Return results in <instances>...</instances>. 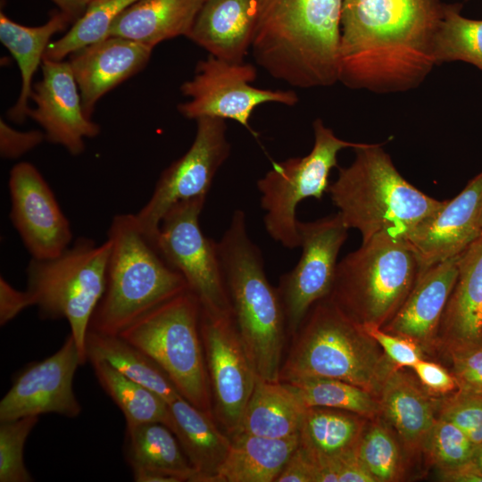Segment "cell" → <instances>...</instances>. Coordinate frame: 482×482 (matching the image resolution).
I'll return each instance as SVG.
<instances>
[{
	"label": "cell",
	"instance_id": "6da1fadb",
	"mask_svg": "<svg viewBox=\"0 0 482 482\" xmlns=\"http://www.w3.org/2000/svg\"><path fill=\"white\" fill-rule=\"evenodd\" d=\"M446 4L441 0H343L338 81L375 93L418 87L436 64Z\"/></svg>",
	"mask_w": 482,
	"mask_h": 482
},
{
	"label": "cell",
	"instance_id": "7a4b0ae2",
	"mask_svg": "<svg viewBox=\"0 0 482 482\" xmlns=\"http://www.w3.org/2000/svg\"><path fill=\"white\" fill-rule=\"evenodd\" d=\"M343 0H258L255 62L292 87L338 81Z\"/></svg>",
	"mask_w": 482,
	"mask_h": 482
},
{
	"label": "cell",
	"instance_id": "3957f363",
	"mask_svg": "<svg viewBox=\"0 0 482 482\" xmlns=\"http://www.w3.org/2000/svg\"><path fill=\"white\" fill-rule=\"evenodd\" d=\"M218 251L235 322L255 375L278 381L286 316L278 291L266 277L262 252L248 235L242 210L233 212Z\"/></svg>",
	"mask_w": 482,
	"mask_h": 482
},
{
	"label": "cell",
	"instance_id": "277c9868",
	"mask_svg": "<svg viewBox=\"0 0 482 482\" xmlns=\"http://www.w3.org/2000/svg\"><path fill=\"white\" fill-rule=\"evenodd\" d=\"M355 157L338 168L328 192L348 229H356L362 242L379 233L406 238L418 225L445 204L408 182L381 144L362 143Z\"/></svg>",
	"mask_w": 482,
	"mask_h": 482
},
{
	"label": "cell",
	"instance_id": "5b68a950",
	"mask_svg": "<svg viewBox=\"0 0 482 482\" xmlns=\"http://www.w3.org/2000/svg\"><path fill=\"white\" fill-rule=\"evenodd\" d=\"M287 356L279 380L313 378L343 380L379 398L388 376L397 367L362 326L344 313L328 297L308 312Z\"/></svg>",
	"mask_w": 482,
	"mask_h": 482
},
{
	"label": "cell",
	"instance_id": "8992f818",
	"mask_svg": "<svg viewBox=\"0 0 482 482\" xmlns=\"http://www.w3.org/2000/svg\"><path fill=\"white\" fill-rule=\"evenodd\" d=\"M107 239L105 288L88 330L119 335L154 308L189 290L183 276L141 231L135 214L115 215Z\"/></svg>",
	"mask_w": 482,
	"mask_h": 482
},
{
	"label": "cell",
	"instance_id": "52a82bcc",
	"mask_svg": "<svg viewBox=\"0 0 482 482\" xmlns=\"http://www.w3.org/2000/svg\"><path fill=\"white\" fill-rule=\"evenodd\" d=\"M418 277L406 238L379 233L337 263L328 297L361 326L383 328L401 308Z\"/></svg>",
	"mask_w": 482,
	"mask_h": 482
},
{
	"label": "cell",
	"instance_id": "ba28073f",
	"mask_svg": "<svg viewBox=\"0 0 482 482\" xmlns=\"http://www.w3.org/2000/svg\"><path fill=\"white\" fill-rule=\"evenodd\" d=\"M111 244L79 237L48 259L31 258L26 268L27 292L41 318L65 319L83 364L86 337L93 313L105 288Z\"/></svg>",
	"mask_w": 482,
	"mask_h": 482
},
{
	"label": "cell",
	"instance_id": "9c48e42d",
	"mask_svg": "<svg viewBox=\"0 0 482 482\" xmlns=\"http://www.w3.org/2000/svg\"><path fill=\"white\" fill-rule=\"evenodd\" d=\"M200 317V302L187 290L154 308L119 336L149 356L187 401L213 415Z\"/></svg>",
	"mask_w": 482,
	"mask_h": 482
},
{
	"label": "cell",
	"instance_id": "30bf717a",
	"mask_svg": "<svg viewBox=\"0 0 482 482\" xmlns=\"http://www.w3.org/2000/svg\"><path fill=\"white\" fill-rule=\"evenodd\" d=\"M312 127L314 144L308 154L273 162L257 181L265 229L275 242L288 249L300 246L295 215L299 203L310 197L320 200L328 190L330 170L337 167L338 153L362 144L339 138L320 119Z\"/></svg>",
	"mask_w": 482,
	"mask_h": 482
},
{
	"label": "cell",
	"instance_id": "8fae6325",
	"mask_svg": "<svg viewBox=\"0 0 482 482\" xmlns=\"http://www.w3.org/2000/svg\"><path fill=\"white\" fill-rule=\"evenodd\" d=\"M205 200L196 197L172 205L161 221L155 248L183 276L202 310L233 314L218 242L206 237L199 224Z\"/></svg>",
	"mask_w": 482,
	"mask_h": 482
},
{
	"label": "cell",
	"instance_id": "7c38bea8",
	"mask_svg": "<svg viewBox=\"0 0 482 482\" xmlns=\"http://www.w3.org/2000/svg\"><path fill=\"white\" fill-rule=\"evenodd\" d=\"M257 70L251 63L231 62L211 54L197 62L194 77L185 81L181 93L189 97L178 111L189 120L204 117L232 120L256 136L250 127L253 110L265 103L287 106L297 104L292 90H270L251 86Z\"/></svg>",
	"mask_w": 482,
	"mask_h": 482
},
{
	"label": "cell",
	"instance_id": "4fadbf2b",
	"mask_svg": "<svg viewBox=\"0 0 482 482\" xmlns=\"http://www.w3.org/2000/svg\"><path fill=\"white\" fill-rule=\"evenodd\" d=\"M195 121L191 146L161 173L149 200L135 213L141 231L154 245L169 209L180 201L206 197L230 153L224 120L204 117Z\"/></svg>",
	"mask_w": 482,
	"mask_h": 482
},
{
	"label": "cell",
	"instance_id": "5bb4252c",
	"mask_svg": "<svg viewBox=\"0 0 482 482\" xmlns=\"http://www.w3.org/2000/svg\"><path fill=\"white\" fill-rule=\"evenodd\" d=\"M297 229L302 254L295 268L280 278L278 288L292 336L311 308L329 295L348 230L338 212L314 221L298 220Z\"/></svg>",
	"mask_w": 482,
	"mask_h": 482
},
{
	"label": "cell",
	"instance_id": "9a60e30c",
	"mask_svg": "<svg viewBox=\"0 0 482 482\" xmlns=\"http://www.w3.org/2000/svg\"><path fill=\"white\" fill-rule=\"evenodd\" d=\"M200 332L213 415L230 436L239 427L257 377L238 333L234 314L211 313L201 309Z\"/></svg>",
	"mask_w": 482,
	"mask_h": 482
},
{
	"label": "cell",
	"instance_id": "2e32d148",
	"mask_svg": "<svg viewBox=\"0 0 482 482\" xmlns=\"http://www.w3.org/2000/svg\"><path fill=\"white\" fill-rule=\"evenodd\" d=\"M79 365L83 362L70 333L54 354L30 363L16 376L1 399L0 422L46 413L78 417L82 407L73 378Z\"/></svg>",
	"mask_w": 482,
	"mask_h": 482
},
{
	"label": "cell",
	"instance_id": "e0dca14e",
	"mask_svg": "<svg viewBox=\"0 0 482 482\" xmlns=\"http://www.w3.org/2000/svg\"><path fill=\"white\" fill-rule=\"evenodd\" d=\"M10 220L34 259H48L72 243L71 224L40 171L21 162L10 170Z\"/></svg>",
	"mask_w": 482,
	"mask_h": 482
},
{
	"label": "cell",
	"instance_id": "ac0fdd59",
	"mask_svg": "<svg viewBox=\"0 0 482 482\" xmlns=\"http://www.w3.org/2000/svg\"><path fill=\"white\" fill-rule=\"evenodd\" d=\"M42 79L33 84L28 117L40 125L46 140L81 154L85 140L96 137L100 127L84 112L79 87L68 61L44 59Z\"/></svg>",
	"mask_w": 482,
	"mask_h": 482
},
{
	"label": "cell",
	"instance_id": "d6986e66",
	"mask_svg": "<svg viewBox=\"0 0 482 482\" xmlns=\"http://www.w3.org/2000/svg\"><path fill=\"white\" fill-rule=\"evenodd\" d=\"M482 171L464 189L425 220L406 240L418 262V277L430 267L455 257L482 235ZM417 277V278H418Z\"/></svg>",
	"mask_w": 482,
	"mask_h": 482
},
{
	"label": "cell",
	"instance_id": "ffe728a7",
	"mask_svg": "<svg viewBox=\"0 0 482 482\" xmlns=\"http://www.w3.org/2000/svg\"><path fill=\"white\" fill-rule=\"evenodd\" d=\"M152 51L128 38L107 37L69 55L87 117L91 119L96 103L105 94L146 66Z\"/></svg>",
	"mask_w": 482,
	"mask_h": 482
},
{
	"label": "cell",
	"instance_id": "44dd1931",
	"mask_svg": "<svg viewBox=\"0 0 482 482\" xmlns=\"http://www.w3.org/2000/svg\"><path fill=\"white\" fill-rule=\"evenodd\" d=\"M458 255L420 274L401 308L381 328L411 340L427 358L437 353L439 326L457 278Z\"/></svg>",
	"mask_w": 482,
	"mask_h": 482
},
{
	"label": "cell",
	"instance_id": "7402d4cb",
	"mask_svg": "<svg viewBox=\"0 0 482 482\" xmlns=\"http://www.w3.org/2000/svg\"><path fill=\"white\" fill-rule=\"evenodd\" d=\"M458 274L442 315L437 353L482 344V235L458 255Z\"/></svg>",
	"mask_w": 482,
	"mask_h": 482
},
{
	"label": "cell",
	"instance_id": "603a6c76",
	"mask_svg": "<svg viewBox=\"0 0 482 482\" xmlns=\"http://www.w3.org/2000/svg\"><path fill=\"white\" fill-rule=\"evenodd\" d=\"M404 369H395L386 380L379 395L380 417L395 430L411 463L424 454L437 418L436 398Z\"/></svg>",
	"mask_w": 482,
	"mask_h": 482
},
{
	"label": "cell",
	"instance_id": "cb8c5ba5",
	"mask_svg": "<svg viewBox=\"0 0 482 482\" xmlns=\"http://www.w3.org/2000/svg\"><path fill=\"white\" fill-rule=\"evenodd\" d=\"M258 0H205L187 36L211 55L243 62L252 46Z\"/></svg>",
	"mask_w": 482,
	"mask_h": 482
},
{
	"label": "cell",
	"instance_id": "d4e9b609",
	"mask_svg": "<svg viewBox=\"0 0 482 482\" xmlns=\"http://www.w3.org/2000/svg\"><path fill=\"white\" fill-rule=\"evenodd\" d=\"M125 458L137 482H194L196 477L176 436L162 423L126 425Z\"/></svg>",
	"mask_w": 482,
	"mask_h": 482
},
{
	"label": "cell",
	"instance_id": "484cf974",
	"mask_svg": "<svg viewBox=\"0 0 482 482\" xmlns=\"http://www.w3.org/2000/svg\"><path fill=\"white\" fill-rule=\"evenodd\" d=\"M169 409V428L196 472L194 482H213L230 449V436L218 428L212 414L183 396L170 402Z\"/></svg>",
	"mask_w": 482,
	"mask_h": 482
},
{
	"label": "cell",
	"instance_id": "4316f807",
	"mask_svg": "<svg viewBox=\"0 0 482 482\" xmlns=\"http://www.w3.org/2000/svg\"><path fill=\"white\" fill-rule=\"evenodd\" d=\"M73 24L70 17L60 10L52 12L46 22L39 26H26L0 13V41L15 59L21 78L19 97L7 115L14 122H23L30 107L33 77L44 60L52 37L67 31Z\"/></svg>",
	"mask_w": 482,
	"mask_h": 482
},
{
	"label": "cell",
	"instance_id": "83f0119b",
	"mask_svg": "<svg viewBox=\"0 0 482 482\" xmlns=\"http://www.w3.org/2000/svg\"><path fill=\"white\" fill-rule=\"evenodd\" d=\"M205 0H139L112 23L108 37H120L154 49L161 42L187 37Z\"/></svg>",
	"mask_w": 482,
	"mask_h": 482
},
{
	"label": "cell",
	"instance_id": "f1b7e54d",
	"mask_svg": "<svg viewBox=\"0 0 482 482\" xmlns=\"http://www.w3.org/2000/svg\"><path fill=\"white\" fill-rule=\"evenodd\" d=\"M213 482H275L299 445V435L270 438L236 433Z\"/></svg>",
	"mask_w": 482,
	"mask_h": 482
},
{
	"label": "cell",
	"instance_id": "f546056e",
	"mask_svg": "<svg viewBox=\"0 0 482 482\" xmlns=\"http://www.w3.org/2000/svg\"><path fill=\"white\" fill-rule=\"evenodd\" d=\"M369 420L344 410L308 407L300 428L298 445L317 468L354 453Z\"/></svg>",
	"mask_w": 482,
	"mask_h": 482
},
{
	"label": "cell",
	"instance_id": "4dcf8cb0",
	"mask_svg": "<svg viewBox=\"0 0 482 482\" xmlns=\"http://www.w3.org/2000/svg\"><path fill=\"white\" fill-rule=\"evenodd\" d=\"M306 407L284 382L256 378L239 427L234 433L270 438L299 435Z\"/></svg>",
	"mask_w": 482,
	"mask_h": 482
},
{
	"label": "cell",
	"instance_id": "1f68e13d",
	"mask_svg": "<svg viewBox=\"0 0 482 482\" xmlns=\"http://www.w3.org/2000/svg\"><path fill=\"white\" fill-rule=\"evenodd\" d=\"M87 361L103 360L125 377L149 388L168 403L182 396L163 370L143 351L119 335L88 330Z\"/></svg>",
	"mask_w": 482,
	"mask_h": 482
},
{
	"label": "cell",
	"instance_id": "d6a6232c",
	"mask_svg": "<svg viewBox=\"0 0 482 482\" xmlns=\"http://www.w3.org/2000/svg\"><path fill=\"white\" fill-rule=\"evenodd\" d=\"M98 383L122 411L126 425L158 422L169 428V403L103 360L88 361Z\"/></svg>",
	"mask_w": 482,
	"mask_h": 482
},
{
	"label": "cell",
	"instance_id": "836d02e7",
	"mask_svg": "<svg viewBox=\"0 0 482 482\" xmlns=\"http://www.w3.org/2000/svg\"><path fill=\"white\" fill-rule=\"evenodd\" d=\"M356 454L376 482L403 480L410 464L395 430L381 417L368 420Z\"/></svg>",
	"mask_w": 482,
	"mask_h": 482
},
{
	"label": "cell",
	"instance_id": "e575fe53",
	"mask_svg": "<svg viewBox=\"0 0 482 482\" xmlns=\"http://www.w3.org/2000/svg\"><path fill=\"white\" fill-rule=\"evenodd\" d=\"M286 384L306 408L339 409L368 419H375L381 415L378 397L360 386L343 380L313 378Z\"/></svg>",
	"mask_w": 482,
	"mask_h": 482
},
{
	"label": "cell",
	"instance_id": "d590c367",
	"mask_svg": "<svg viewBox=\"0 0 482 482\" xmlns=\"http://www.w3.org/2000/svg\"><path fill=\"white\" fill-rule=\"evenodd\" d=\"M139 0H92L85 12L46 47L44 59L62 61L71 53L109 35L114 21Z\"/></svg>",
	"mask_w": 482,
	"mask_h": 482
},
{
	"label": "cell",
	"instance_id": "8d00e7d4",
	"mask_svg": "<svg viewBox=\"0 0 482 482\" xmlns=\"http://www.w3.org/2000/svg\"><path fill=\"white\" fill-rule=\"evenodd\" d=\"M461 5L446 4L435 48L436 64L461 61L482 71V21L461 14Z\"/></svg>",
	"mask_w": 482,
	"mask_h": 482
},
{
	"label": "cell",
	"instance_id": "74e56055",
	"mask_svg": "<svg viewBox=\"0 0 482 482\" xmlns=\"http://www.w3.org/2000/svg\"><path fill=\"white\" fill-rule=\"evenodd\" d=\"M476 447L453 422L437 417L426 443L427 463L437 470L449 469L473 459Z\"/></svg>",
	"mask_w": 482,
	"mask_h": 482
},
{
	"label": "cell",
	"instance_id": "f35d334b",
	"mask_svg": "<svg viewBox=\"0 0 482 482\" xmlns=\"http://www.w3.org/2000/svg\"><path fill=\"white\" fill-rule=\"evenodd\" d=\"M39 416L0 422V482H31L24 461L26 440Z\"/></svg>",
	"mask_w": 482,
	"mask_h": 482
},
{
	"label": "cell",
	"instance_id": "ab89813d",
	"mask_svg": "<svg viewBox=\"0 0 482 482\" xmlns=\"http://www.w3.org/2000/svg\"><path fill=\"white\" fill-rule=\"evenodd\" d=\"M436 415L455 424L476 449L482 445V395L457 390L436 398Z\"/></svg>",
	"mask_w": 482,
	"mask_h": 482
},
{
	"label": "cell",
	"instance_id": "60d3db41",
	"mask_svg": "<svg viewBox=\"0 0 482 482\" xmlns=\"http://www.w3.org/2000/svg\"><path fill=\"white\" fill-rule=\"evenodd\" d=\"M446 358L458 390L482 395V344L453 352Z\"/></svg>",
	"mask_w": 482,
	"mask_h": 482
},
{
	"label": "cell",
	"instance_id": "b9f144b4",
	"mask_svg": "<svg viewBox=\"0 0 482 482\" xmlns=\"http://www.w3.org/2000/svg\"><path fill=\"white\" fill-rule=\"evenodd\" d=\"M363 328L399 368L411 369L419 361L427 358L422 350L406 337L388 333L375 326H364Z\"/></svg>",
	"mask_w": 482,
	"mask_h": 482
},
{
	"label": "cell",
	"instance_id": "7bdbcfd3",
	"mask_svg": "<svg viewBox=\"0 0 482 482\" xmlns=\"http://www.w3.org/2000/svg\"><path fill=\"white\" fill-rule=\"evenodd\" d=\"M411 370L433 398H443L458 390L457 381L450 370L435 361L421 359Z\"/></svg>",
	"mask_w": 482,
	"mask_h": 482
},
{
	"label": "cell",
	"instance_id": "ee69618b",
	"mask_svg": "<svg viewBox=\"0 0 482 482\" xmlns=\"http://www.w3.org/2000/svg\"><path fill=\"white\" fill-rule=\"evenodd\" d=\"M46 136L43 130L21 131L0 120V155L4 159H17L38 146Z\"/></svg>",
	"mask_w": 482,
	"mask_h": 482
},
{
	"label": "cell",
	"instance_id": "f6af8a7d",
	"mask_svg": "<svg viewBox=\"0 0 482 482\" xmlns=\"http://www.w3.org/2000/svg\"><path fill=\"white\" fill-rule=\"evenodd\" d=\"M30 306H33V303L27 290H17L3 276H1L0 325H6L23 310Z\"/></svg>",
	"mask_w": 482,
	"mask_h": 482
},
{
	"label": "cell",
	"instance_id": "bcb514c9",
	"mask_svg": "<svg viewBox=\"0 0 482 482\" xmlns=\"http://www.w3.org/2000/svg\"><path fill=\"white\" fill-rule=\"evenodd\" d=\"M315 480L316 466L298 445L275 482H315Z\"/></svg>",
	"mask_w": 482,
	"mask_h": 482
},
{
	"label": "cell",
	"instance_id": "7dc6e473",
	"mask_svg": "<svg viewBox=\"0 0 482 482\" xmlns=\"http://www.w3.org/2000/svg\"><path fill=\"white\" fill-rule=\"evenodd\" d=\"M438 478L449 482H482V471L472 459L457 466L438 470Z\"/></svg>",
	"mask_w": 482,
	"mask_h": 482
},
{
	"label": "cell",
	"instance_id": "c3c4849f",
	"mask_svg": "<svg viewBox=\"0 0 482 482\" xmlns=\"http://www.w3.org/2000/svg\"><path fill=\"white\" fill-rule=\"evenodd\" d=\"M58 10L67 14L74 23L87 10L92 0H51Z\"/></svg>",
	"mask_w": 482,
	"mask_h": 482
},
{
	"label": "cell",
	"instance_id": "681fc988",
	"mask_svg": "<svg viewBox=\"0 0 482 482\" xmlns=\"http://www.w3.org/2000/svg\"><path fill=\"white\" fill-rule=\"evenodd\" d=\"M473 460L482 471V445L476 449Z\"/></svg>",
	"mask_w": 482,
	"mask_h": 482
},
{
	"label": "cell",
	"instance_id": "f907efd6",
	"mask_svg": "<svg viewBox=\"0 0 482 482\" xmlns=\"http://www.w3.org/2000/svg\"><path fill=\"white\" fill-rule=\"evenodd\" d=\"M480 223H481V229H482V214H481Z\"/></svg>",
	"mask_w": 482,
	"mask_h": 482
}]
</instances>
